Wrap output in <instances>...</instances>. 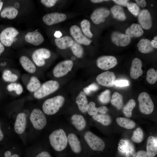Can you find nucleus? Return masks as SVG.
<instances>
[{
  "label": "nucleus",
  "mask_w": 157,
  "mask_h": 157,
  "mask_svg": "<svg viewBox=\"0 0 157 157\" xmlns=\"http://www.w3.org/2000/svg\"><path fill=\"white\" fill-rule=\"evenodd\" d=\"M18 14L17 10L13 6L5 8L1 11V16L3 18L7 17L9 19H13L16 17Z\"/></svg>",
  "instance_id": "c85d7f7f"
},
{
  "label": "nucleus",
  "mask_w": 157,
  "mask_h": 157,
  "mask_svg": "<svg viewBox=\"0 0 157 157\" xmlns=\"http://www.w3.org/2000/svg\"><path fill=\"white\" fill-rule=\"evenodd\" d=\"M86 110L89 115L93 116L97 115L98 112H99V108H97L95 103L91 101L87 105Z\"/></svg>",
  "instance_id": "37998d69"
},
{
  "label": "nucleus",
  "mask_w": 157,
  "mask_h": 157,
  "mask_svg": "<svg viewBox=\"0 0 157 157\" xmlns=\"http://www.w3.org/2000/svg\"><path fill=\"white\" fill-rule=\"evenodd\" d=\"M99 108V112L101 114H105L108 111V108L106 106H102Z\"/></svg>",
  "instance_id": "864d4df0"
},
{
  "label": "nucleus",
  "mask_w": 157,
  "mask_h": 157,
  "mask_svg": "<svg viewBox=\"0 0 157 157\" xmlns=\"http://www.w3.org/2000/svg\"><path fill=\"white\" fill-rule=\"evenodd\" d=\"M98 89L99 86L96 84L92 83L84 88L83 91L85 94L89 95L92 91H96Z\"/></svg>",
  "instance_id": "a18cd8bd"
},
{
  "label": "nucleus",
  "mask_w": 157,
  "mask_h": 157,
  "mask_svg": "<svg viewBox=\"0 0 157 157\" xmlns=\"http://www.w3.org/2000/svg\"><path fill=\"white\" fill-rule=\"evenodd\" d=\"M73 54L77 58L82 57L83 53V49L81 45L75 41H74L70 47Z\"/></svg>",
  "instance_id": "e433bc0d"
},
{
  "label": "nucleus",
  "mask_w": 157,
  "mask_h": 157,
  "mask_svg": "<svg viewBox=\"0 0 157 157\" xmlns=\"http://www.w3.org/2000/svg\"><path fill=\"white\" fill-rule=\"evenodd\" d=\"M137 47L139 51L142 53H148L154 50V48L151 45V41L145 38L140 40L138 43Z\"/></svg>",
  "instance_id": "b1692460"
},
{
  "label": "nucleus",
  "mask_w": 157,
  "mask_h": 157,
  "mask_svg": "<svg viewBox=\"0 0 157 157\" xmlns=\"http://www.w3.org/2000/svg\"><path fill=\"white\" fill-rule=\"evenodd\" d=\"M19 34L18 31L14 28H7L0 34L1 42L5 46L10 47L13 44L14 39Z\"/></svg>",
  "instance_id": "0eeeda50"
},
{
  "label": "nucleus",
  "mask_w": 157,
  "mask_h": 157,
  "mask_svg": "<svg viewBox=\"0 0 157 157\" xmlns=\"http://www.w3.org/2000/svg\"><path fill=\"white\" fill-rule=\"evenodd\" d=\"M71 119L72 124L77 130L81 131L85 127L86 122L82 115L74 114L72 117Z\"/></svg>",
  "instance_id": "a878e982"
},
{
  "label": "nucleus",
  "mask_w": 157,
  "mask_h": 157,
  "mask_svg": "<svg viewBox=\"0 0 157 157\" xmlns=\"http://www.w3.org/2000/svg\"><path fill=\"white\" fill-rule=\"evenodd\" d=\"M59 87V84L58 81H49L41 85L39 89L34 92V96L37 99L42 98L57 90Z\"/></svg>",
  "instance_id": "7ed1b4c3"
},
{
  "label": "nucleus",
  "mask_w": 157,
  "mask_h": 157,
  "mask_svg": "<svg viewBox=\"0 0 157 157\" xmlns=\"http://www.w3.org/2000/svg\"><path fill=\"white\" fill-rule=\"evenodd\" d=\"M49 138L51 145L56 151H62L67 147V138L65 132L62 129L54 131L50 134Z\"/></svg>",
  "instance_id": "f257e3e1"
},
{
  "label": "nucleus",
  "mask_w": 157,
  "mask_h": 157,
  "mask_svg": "<svg viewBox=\"0 0 157 157\" xmlns=\"http://www.w3.org/2000/svg\"><path fill=\"white\" fill-rule=\"evenodd\" d=\"M40 86V81L36 76H33L31 78L26 88L30 92H35L39 89Z\"/></svg>",
  "instance_id": "2f4dec72"
},
{
  "label": "nucleus",
  "mask_w": 157,
  "mask_h": 157,
  "mask_svg": "<svg viewBox=\"0 0 157 157\" xmlns=\"http://www.w3.org/2000/svg\"><path fill=\"white\" fill-rule=\"evenodd\" d=\"M2 77L6 81L13 82L16 81L18 78L17 75L12 73L11 71L8 70H6L3 72Z\"/></svg>",
  "instance_id": "ea45409f"
},
{
  "label": "nucleus",
  "mask_w": 157,
  "mask_h": 157,
  "mask_svg": "<svg viewBox=\"0 0 157 157\" xmlns=\"http://www.w3.org/2000/svg\"><path fill=\"white\" fill-rule=\"evenodd\" d=\"M8 90L10 92L15 91L17 94H21L22 92L23 89L22 85L19 83H11L8 85Z\"/></svg>",
  "instance_id": "79ce46f5"
},
{
  "label": "nucleus",
  "mask_w": 157,
  "mask_h": 157,
  "mask_svg": "<svg viewBox=\"0 0 157 157\" xmlns=\"http://www.w3.org/2000/svg\"><path fill=\"white\" fill-rule=\"evenodd\" d=\"M96 63L99 68L106 70L115 67L117 65V61L114 56H104L99 57L97 60Z\"/></svg>",
  "instance_id": "1a4fd4ad"
},
{
  "label": "nucleus",
  "mask_w": 157,
  "mask_h": 157,
  "mask_svg": "<svg viewBox=\"0 0 157 157\" xmlns=\"http://www.w3.org/2000/svg\"><path fill=\"white\" fill-rule=\"evenodd\" d=\"M115 76L113 72L107 71L97 76L96 81L100 85L106 87H111L114 85Z\"/></svg>",
  "instance_id": "9b49d317"
},
{
  "label": "nucleus",
  "mask_w": 157,
  "mask_h": 157,
  "mask_svg": "<svg viewBox=\"0 0 157 157\" xmlns=\"http://www.w3.org/2000/svg\"><path fill=\"white\" fill-rule=\"evenodd\" d=\"M142 66V62L140 59L136 58L133 59L130 71V76L131 78L136 79L142 75L143 72Z\"/></svg>",
  "instance_id": "f3484780"
},
{
  "label": "nucleus",
  "mask_w": 157,
  "mask_h": 157,
  "mask_svg": "<svg viewBox=\"0 0 157 157\" xmlns=\"http://www.w3.org/2000/svg\"><path fill=\"white\" fill-rule=\"evenodd\" d=\"M153 4H152L151 5V6H153Z\"/></svg>",
  "instance_id": "0e129e2a"
},
{
  "label": "nucleus",
  "mask_w": 157,
  "mask_h": 157,
  "mask_svg": "<svg viewBox=\"0 0 157 157\" xmlns=\"http://www.w3.org/2000/svg\"><path fill=\"white\" fill-rule=\"evenodd\" d=\"M57 1L56 0H41V2L46 7L50 8L54 6Z\"/></svg>",
  "instance_id": "49530a36"
},
{
  "label": "nucleus",
  "mask_w": 157,
  "mask_h": 157,
  "mask_svg": "<svg viewBox=\"0 0 157 157\" xmlns=\"http://www.w3.org/2000/svg\"><path fill=\"white\" fill-rule=\"evenodd\" d=\"M157 72L153 68L149 69L147 73L146 80L149 84H153L157 80Z\"/></svg>",
  "instance_id": "58836bf2"
},
{
  "label": "nucleus",
  "mask_w": 157,
  "mask_h": 157,
  "mask_svg": "<svg viewBox=\"0 0 157 157\" xmlns=\"http://www.w3.org/2000/svg\"><path fill=\"white\" fill-rule=\"evenodd\" d=\"M113 1L118 5L124 6H126L128 2L127 0H113Z\"/></svg>",
  "instance_id": "8fccbe9b"
},
{
  "label": "nucleus",
  "mask_w": 157,
  "mask_h": 157,
  "mask_svg": "<svg viewBox=\"0 0 157 157\" xmlns=\"http://www.w3.org/2000/svg\"><path fill=\"white\" fill-rule=\"evenodd\" d=\"M92 118L94 119L104 126H108L109 125L111 122L110 117L107 114H97L93 116Z\"/></svg>",
  "instance_id": "72a5a7b5"
},
{
  "label": "nucleus",
  "mask_w": 157,
  "mask_h": 157,
  "mask_svg": "<svg viewBox=\"0 0 157 157\" xmlns=\"http://www.w3.org/2000/svg\"><path fill=\"white\" fill-rule=\"evenodd\" d=\"M54 36L57 38H60L62 35L61 32L59 31H56L54 34Z\"/></svg>",
  "instance_id": "4d7b16f0"
},
{
  "label": "nucleus",
  "mask_w": 157,
  "mask_h": 157,
  "mask_svg": "<svg viewBox=\"0 0 157 157\" xmlns=\"http://www.w3.org/2000/svg\"><path fill=\"white\" fill-rule=\"evenodd\" d=\"M84 139L89 146L93 150L102 151L105 147L104 141L99 137L90 131L84 134Z\"/></svg>",
  "instance_id": "39448f33"
},
{
  "label": "nucleus",
  "mask_w": 157,
  "mask_h": 157,
  "mask_svg": "<svg viewBox=\"0 0 157 157\" xmlns=\"http://www.w3.org/2000/svg\"><path fill=\"white\" fill-rule=\"evenodd\" d=\"M135 1L137 2V4L139 6H140L142 7H145L146 6V3L145 0H136Z\"/></svg>",
  "instance_id": "603ef678"
},
{
  "label": "nucleus",
  "mask_w": 157,
  "mask_h": 157,
  "mask_svg": "<svg viewBox=\"0 0 157 157\" xmlns=\"http://www.w3.org/2000/svg\"><path fill=\"white\" fill-rule=\"evenodd\" d=\"M81 26L82 31L85 36L89 38H91L93 34L90 31V22L86 19L83 20L81 23Z\"/></svg>",
  "instance_id": "c9c22d12"
},
{
  "label": "nucleus",
  "mask_w": 157,
  "mask_h": 157,
  "mask_svg": "<svg viewBox=\"0 0 157 157\" xmlns=\"http://www.w3.org/2000/svg\"><path fill=\"white\" fill-rule=\"evenodd\" d=\"M144 31L141 26L138 24H133L125 31V33L130 38H137L142 36Z\"/></svg>",
  "instance_id": "4be33fe9"
},
{
  "label": "nucleus",
  "mask_w": 157,
  "mask_h": 157,
  "mask_svg": "<svg viewBox=\"0 0 157 157\" xmlns=\"http://www.w3.org/2000/svg\"><path fill=\"white\" fill-rule=\"evenodd\" d=\"M129 11L135 16L138 15L140 9L138 5L135 3L130 2L128 3L127 6Z\"/></svg>",
  "instance_id": "c03bdc74"
},
{
  "label": "nucleus",
  "mask_w": 157,
  "mask_h": 157,
  "mask_svg": "<svg viewBox=\"0 0 157 157\" xmlns=\"http://www.w3.org/2000/svg\"><path fill=\"white\" fill-rule=\"evenodd\" d=\"M138 21L139 25L144 29L148 30L152 26L151 15L147 10L144 9L140 11L138 15Z\"/></svg>",
  "instance_id": "dca6fc26"
},
{
  "label": "nucleus",
  "mask_w": 157,
  "mask_h": 157,
  "mask_svg": "<svg viewBox=\"0 0 157 157\" xmlns=\"http://www.w3.org/2000/svg\"><path fill=\"white\" fill-rule=\"evenodd\" d=\"M73 66V63L71 60H65L61 62L53 68V75L57 78L63 76L71 70Z\"/></svg>",
  "instance_id": "6e6552de"
},
{
  "label": "nucleus",
  "mask_w": 157,
  "mask_h": 157,
  "mask_svg": "<svg viewBox=\"0 0 157 157\" xmlns=\"http://www.w3.org/2000/svg\"><path fill=\"white\" fill-rule=\"evenodd\" d=\"M136 103L133 99H130L123 108V112L127 117H130L132 115V111L135 107Z\"/></svg>",
  "instance_id": "f704fd0d"
},
{
  "label": "nucleus",
  "mask_w": 157,
  "mask_h": 157,
  "mask_svg": "<svg viewBox=\"0 0 157 157\" xmlns=\"http://www.w3.org/2000/svg\"><path fill=\"white\" fill-rule=\"evenodd\" d=\"M110 13L109 10L106 8H98L92 13L90 18L94 24H98L101 22H104L105 18L109 16Z\"/></svg>",
  "instance_id": "4468645a"
},
{
  "label": "nucleus",
  "mask_w": 157,
  "mask_h": 157,
  "mask_svg": "<svg viewBox=\"0 0 157 157\" xmlns=\"http://www.w3.org/2000/svg\"><path fill=\"white\" fill-rule=\"evenodd\" d=\"M147 154L149 157H154L157 153V140L153 136L148 138L147 145Z\"/></svg>",
  "instance_id": "aec40b11"
},
{
  "label": "nucleus",
  "mask_w": 157,
  "mask_h": 157,
  "mask_svg": "<svg viewBox=\"0 0 157 157\" xmlns=\"http://www.w3.org/2000/svg\"><path fill=\"white\" fill-rule=\"evenodd\" d=\"M68 142L72 151L75 153H79L81 150L80 142L77 136L74 134H69L67 137Z\"/></svg>",
  "instance_id": "412c9836"
},
{
  "label": "nucleus",
  "mask_w": 157,
  "mask_h": 157,
  "mask_svg": "<svg viewBox=\"0 0 157 157\" xmlns=\"http://www.w3.org/2000/svg\"><path fill=\"white\" fill-rule=\"evenodd\" d=\"M11 152L9 151H6L4 153L5 157H19V156L17 154H14L11 156Z\"/></svg>",
  "instance_id": "5fc2aeb1"
},
{
  "label": "nucleus",
  "mask_w": 157,
  "mask_h": 157,
  "mask_svg": "<svg viewBox=\"0 0 157 157\" xmlns=\"http://www.w3.org/2000/svg\"><path fill=\"white\" fill-rule=\"evenodd\" d=\"M20 63L24 69L27 72L33 73L36 71V67L33 62L27 56H22L19 59Z\"/></svg>",
  "instance_id": "393cba45"
},
{
  "label": "nucleus",
  "mask_w": 157,
  "mask_h": 157,
  "mask_svg": "<svg viewBox=\"0 0 157 157\" xmlns=\"http://www.w3.org/2000/svg\"><path fill=\"white\" fill-rule=\"evenodd\" d=\"M65 101L64 98L61 95H58L47 99L43 104L42 110L47 115L54 114L63 106Z\"/></svg>",
  "instance_id": "f03ea898"
},
{
  "label": "nucleus",
  "mask_w": 157,
  "mask_h": 157,
  "mask_svg": "<svg viewBox=\"0 0 157 157\" xmlns=\"http://www.w3.org/2000/svg\"><path fill=\"white\" fill-rule=\"evenodd\" d=\"M3 2L1 1V0H0V12L3 7Z\"/></svg>",
  "instance_id": "e2e57ef3"
},
{
  "label": "nucleus",
  "mask_w": 157,
  "mask_h": 157,
  "mask_svg": "<svg viewBox=\"0 0 157 157\" xmlns=\"http://www.w3.org/2000/svg\"><path fill=\"white\" fill-rule=\"evenodd\" d=\"M111 40L115 45L121 47L127 46L131 41V38L129 36L117 31H115L112 33Z\"/></svg>",
  "instance_id": "2eb2a0df"
},
{
  "label": "nucleus",
  "mask_w": 157,
  "mask_h": 157,
  "mask_svg": "<svg viewBox=\"0 0 157 157\" xmlns=\"http://www.w3.org/2000/svg\"><path fill=\"white\" fill-rule=\"evenodd\" d=\"M76 103L80 110L83 113L86 112V108L88 104V101L85 93L81 91L76 98Z\"/></svg>",
  "instance_id": "bb28decb"
},
{
  "label": "nucleus",
  "mask_w": 157,
  "mask_h": 157,
  "mask_svg": "<svg viewBox=\"0 0 157 157\" xmlns=\"http://www.w3.org/2000/svg\"><path fill=\"white\" fill-rule=\"evenodd\" d=\"M25 39L27 42L36 46L40 44L44 41L43 36L37 31L28 32L25 36Z\"/></svg>",
  "instance_id": "6ab92c4d"
},
{
  "label": "nucleus",
  "mask_w": 157,
  "mask_h": 157,
  "mask_svg": "<svg viewBox=\"0 0 157 157\" xmlns=\"http://www.w3.org/2000/svg\"><path fill=\"white\" fill-rule=\"evenodd\" d=\"M19 4L18 2H16L14 4V6L16 8H19Z\"/></svg>",
  "instance_id": "680f3d73"
},
{
  "label": "nucleus",
  "mask_w": 157,
  "mask_h": 157,
  "mask_svg": "<svg viewBox=\"0 0 157 157\" xmlns=\"http://www.w3.org/2000/svg\"><path fill=\"white\" fill-rule=\"evenodd\" d=\"M138 99L139 109L142 113L149 115L153 112L154 104L148 93L145 92H141L139 94Z\"/></svg>",
  "instance_id": "20e7f679"
},
{
  "label": "nucleus",
  "mask_w": 157,
  "mask_h": 157,
  "mask_svg": "<svg viewBox=\"0 0 157 157\" xmlns=\"http://www.w3.org/2000/svg\"><path fill=\"white\" fill-rule=\"evenodd\" d=\"M116 122L119 126L128 129H133L135 126V123L133 121L124 117H117Z\"/></svg>",
  "instance_id": "7c9ffc66"
},
{
  "label": "nucleus",
  "mask_w": 157,
  "mask_h": 157,
  "mask_svg": "<svg viewBox=\"0 0 157 157\" xmlns=\"http://www.w3.org/2000/svg\"><path fill=\"white\" fill-rule=\"evenodd\" d=\"M26 125V116L24 113H19L16 118L14 125V129L15 132L18 134H21L25 131Z\"/></svg>",
  "instance_id": "a211bd4d"
},
{
  "label": "nucleus",
  "mask_w": 157,
  "mask_h": 157,
  "mask_svg": "<svg viewBox=\"0 0 157 157\" xmlns=\"http://www.w3.org/2000/svg\"><path fill=\"white\" fill-rule=\"evenodd\" d=\"M54 42L59 48L64 49L70 47L72 45L73 40L70 36H66L61 38H56Z\"/></svg>",
  "instance_id": "5701e85b"
},
{
  "label": "nucleus",
  "mask_w": 157,
  "mask_h": 157,
  "mask_svg": "<svg viewBox=\"0 0 157 157\" xmlns=\"http://www.w3.org/2000/svg\"><path fill=\"white\" fill-rule=\"evenodd\" d=\"M4 137L3 134L2 132L1 129L0 127V141H1L3 139Z\"/></svg>",
  "instance_id": "052dcab7"
},
{
  "label": "nucleus",
  "mask_w": 157,
  "mask_h": 157,
  "mask_svg": "<svg viewBox=\"0 0 157 157\" xmlns=\"http://www.w3.org/2000/svg\"><path fill=\"white\" fill-rule=\"evenodd\" d=\"M114 85L117 86L124 87L129 85V81L126 80H120L115 81Z\"/></svg>",
  "instance_id": "de8ad7c7"
},
{
  "label": "nucleus",
  "mask_w": 157,
  "mask_h": 157,
  "mask_svg": "<svg viewBox=\"0 0 157 157\" xmlns=\"http://www.w3.org/2000/svg\"><path fill=\"white\" fill-rule=\"evenodd\" d=\"M133 157H148L146 152L144 150H140L135 153Z\"/></svg>",
  "instance_id": "09e8293b"
},
{
  "label": "nucleus",
  "mask_w": 157,
  "mask_h": 157,
  "mask_svg": "<svg viewBox=\"0 0 157 157\" xmlns=\"http://www.w3.org/2000/svg\"><path fill=\"white\" fill-rule=\"evenodd\" d=\"M111 92L109 90H106L102 92L98 97L99 101L102 103L106 104L111 100Z\"/></svg>",
  "instance_id": "a19ab883"
},
{
  "label": "nucleus",
  "mask_w": 157,
  "mask_h": 157,
  "mask_svg": "<svg viewBox=\"0 0 157 157\" xmlns=\"http://www.w3.org/2000/svg\"><path fill=\"white\" fill-rule=\"evenodd\" d=\"M30 119L34 127L37 130L43 129L47 124V119L44 113L40 110H33L30 116Z\"/></svg>",
  "instance_id": "423d86ee"
},
{
  "label": "nucleus",
  "mask_w": 157,
  "mask_h": 157,
  "mask_svg": "<svg viewBox=\"0 0 157 157\" xmlns=\"http://www.w3.org/2000/svg\"><path fill=\"white\" fill-rule=\"evenodd\" d=\"M51 55V52L49 50L45 48H40L33 52L32 58L37 65L41 67L45 65V59L49 58Z\"/></svg>",
  "instance_id": "9d476101"
},
{
  "label": "nucleus",
  "mask_w": 157,
  "mask_h": 157,
  "mask_svg": "<svg viewBox=\"0 0 157 157\" xmlns=\"http://www.w3.org/2000/svg\"><path fill=\"white\" fill-rule=\"evenodd\" d=\"M108 0H90V1L92 3H100L102 2H103V1H107Z\"/></svg>",
  "instance_id": "bf43d9fd"
},
{
  "label": "nucleus",
  "mask_w": 157,
  "mask_h": 157,
  "mask_svg": "<svg viewBox=\"0 0 157 157\" xmlns=\"http://www.w3.org/2000/svg\"><path fill=\"white\" fill-rule=\"evenodd\" d=\"M66 17V15L64 13L55 12L45 15L42 17V20L46 24L51 26L63 21Z\"/></svg>",
  "instance_id": "ddd939ff"
},
{
  "label": "nucleus",
  "mask_w": 157,
  "mask_h": 157,
  "mask_svg": "<svg viewBox=\"0 0 157 157\" xmlns=\"http://www.w3.org/2000/svg\"><path fill=\"white\" fill-rule=\"evenodd\" d=\"M143 138L144 134L141 128L138 127L133 131L131 139L134 142L140 143L142 141Z\"/></svg>",
  "instance_id": "4c0bfd02"
},
{
  "label": "nucleus",
  "mask_w": 157,
  "mask_h": 157,
  "mask_svg": "<svg viewBox=\"0 0 157 157\" xmlns=\"http://www.w3.org/2000/svg\"><path fill=\"white\" fill-rule=\"evenodd\" d=\"M70 32L73 38L79 44L88 45L92 42L83 34L80 28L77 25L72 26L70 29Z\"/></svg>",
  "instance_id": "f8f14e48"
},
{
  "label": "nucleus",
  "mask_w": 157,
  "mask_h": 157,
  "mask_svg": "<svg viewBox=\"0 0 157 157\" xmlns=\"http://www.w3.org/2000/svg\"><path fill=\"white\" fill-rule=\"evenodd\" d=\"M130 145L129 144H123L118 147L119 152L125 157H133L135 153L134 147Z\"/></svg>",
  "instance_id": "c756f323"
},
{
  "label": "nucleus",
  "mask_w": 157,
  "mask_h": 157,
  "mask_svg": "<svg viewBox=\"0 0 157 157\" xmlns=\"http://www.w3.org/2000/svg\"><path fill=\"white\" fill-rule=\"evenodd\" d=\"M113 17L120 21H124L126 20V16L123 8L118 5L113 6L110 9Z\"/></svg>",
  "instance_id": "cd10ccee"
},
{
  "label": "nucleus",
  "mask_w": 157,
  "mask_h": 157,
  "mask_svg": "<svg viewBox=\"0 0 157 157\" xmlns=\"http://www.w3.org/2000/svg\"><path fill=\"white\" fill-rule=\"evenodd\" d=\"M112 105L115 106L118 110L120 109L123 105L122 95L117 92L113 93L110 100Z\"/></svg>",
  "instance_id": "473e14b6"
},
{
  "label": "nucleus",
  "mask_w": 157,
  "mask_h": 157,
  "mask_svg": "<svg viewBox=\"0 0 157 157\" xmlns=\"http://www.w3.org/2000/svg\"><path fill=\"white\" fill-rule=\"evenodd\" d=\"M4 47L3 44L0 41V54L2 53L4 50Z\"/></svg>",
  "instance_id": "13d9d810"
},
{
  "label": "nucleus",
  "mask_w": 157,
  "mask_h": 157,
  "mask_svg": "<svg viewBox=\"0 0 157 157\" xmlns=\"http://www.w3.org/2000/svg\"><path fill=\"white\" fill-rule=\"evenodd\" d=\"M35 157H52L47 152L44 151L38 154Z\"/></svg>",
  "instance_id": "3c124183"
},
{
  "label": "nucleus",
  "mask_w": 157,
  "mask_h": 157,
  "mask_svg": "<svg viewBox=\"0 0 157 157\" xmlns=\"http://www.w3.org/2000/svg\"><path fill=\"white\" fill-rule=\"evenodd\" d=\"M151 45L153 48H157V36L154 37V39L151 42Z\"/></svg>",
  "instance_id": "6e6d98bb"
}]
</instances>
